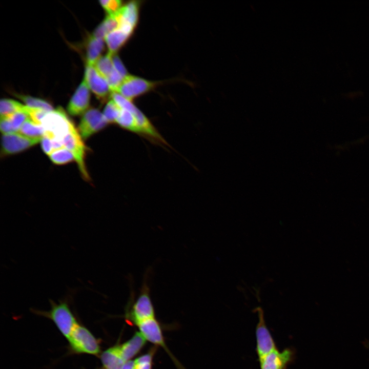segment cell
I'll use <instances>...</instances> for the list:
<instances>
[{"instance_id":"cell-1","label":"cell","mask_w":369,"mask_h":369,"mask_svg":"<svg viewBox=\"0 0 369 369\" xmlns=\"http://www.w3.org/2000/svg\"><path fill=\"white\" fill-rule=\"evenodd\" d=\"M133 291L131 299L126 308V317L134 324L138 325L140 323L155 318V310L151 298L150 289L145 277L140 293L133 302Z\"/></svg>"},{"instance_id":"cell-2","label":"cell","mask_w":369,"mask_h":369,"mask_svg":"<svg viewBox=\"0 0 369 369\" xmlns=\"http://www.w3.org/2000/svg\"><path fill=\"white\" fill-rule=\"evenodd\" d=\"M50 302L51 309L49 311H33L51 319L63 335L68 339L78 323L71 311L67 300H60L58 303H56L50 300Z\"/></svg>"},{"instance_id":"cell-3","label":"cell","mask_w":369,"mask_h":369,"mask_svg":"<svg viewBox=\"0 0 369 369\" xmlns=\"http://www.w3.org/2000/svg\"><path fill=\"white\" fill-rule=\"evenodd\" d=\"M73 122L61 107L49 112L43 118L41 125L44 129V135L52 139L63 141Z\"/></svg>"},{"instance_id":"cell-4","label":"cell","mask_w":369,"mask_h":369,"mask_svg":"<svg viewBox=\"0 0 369 369\" xmlns=\"http://www.w3.org/2000/svg\"><path fill=\"white\" fill-rule=\"evenodd\" d=\"M71 350L77 354L98 356L100 347L97 339L86 327L79 324L67 339Z\"/></svg>"},{"instance_id":"cell-5","label":"cell","mask_w":369,"mask_h":369,"mask_svg":"<svg viewBox=\"0 0 369 369\" xmlns=\"http://www.w3.org/2000/svg\"><path fill=\"white\" fill-rule=\"evenodd\" d=\"M63 143L64 147L73 154L83 178L87 181L90 180L85 162L86 148L73 123L69 132L64 138Z\"/></svg>"},{"instance_id":"cell-6","label":"cell","mask_w":369,"mask_h":369,"mask_svg":"<svg viewBox=\"0 0 369 369\" xmlns=\"http://www.w3.org/2000/svg\"><path fill=\"white\" fill-rule=\"evenodd\" d=\"M137 326L139 332L147 341L150 342L155 346H161L165 350L176 365L177 369H185L168 347L160 324L155 318L145 321Z\"/></svg>"},{"instance_id":"cell-7","label":"cell","mask_w":369,"mask_h":369,"mask_svg":"<svg viewBox=\"0 0 369 369\" xmlns=\"http://www.w3.org/2000/svg\"><path fill=\"white\" fill-rule=\"evenodd\" d=\"M42 138L27 137L19 132L3 135L1 153L9 155L19 153L37 144Z\"/></svg>"},{"instance_id":"cell-8","label":"cell","mask_w":369,"mask_h":369,"mask_svg":"<svg viewBox=\"0 0 369 369\" xmlns=\"http://www.w3.org/2000/svg\"><path fill=\"white\" fill-rule=\"evenodd\" d=\"M156 84L155 82L128 75L124 79L116 92L132 100L133 98L149 92L154 88Z\"/></svg>"},{"instance_id":"cell-9","label":"cell","mask_w":369,"mask_h":369,"mask_svg":"<svg viewBox=\"0 0 369 369\" xmlns=\"http://www.w3.org/2000/svg\"><path fill=\"white\" fill-rule=\"evenodd\" d=\"M108 124L103 114L98 109H91L83 114L78 131L82 138L86 139L102 130Z\"/></svg>"},{"instance_id":"cell-10","label":"cell","mask_w":369,"mask_h":369,"mask_svg":"<svg viewBox=\"0 0 369 369\" xmlns=\"http://www.w3.org/2000/svg\"><path fill=\"white\" fill-rule=\"evenodd\" d=\"M84 79L89 89L101 101H106L111 95V91L107 79L99 73L94 66L87 64Z\"/></svg>"},{"instance_id":"cell-11","label":"cell","mask_w":369,"mask_h":369,"mask_svg":"<svg viewBox=\"0 0 369 369\" xmlns=\"http://www.w3.org/2000/svg\"><path fill=\"white\" fill-rule=\"evenodd\" d=\"M256 350L259 359L277 349L275 342L264 322L262 311H259V322L256 327Z\"/></svg>"},{"instance_id":"cell-12","label":"cell","mask_w":369,"mask_h":369,"mask_svg":"<svg viewBox=\"0 0 369 369\" xmlns=\"http://www.w3.org/2000/svg\"><path fill=\"white\" fill-rule=\"evenodd\" d=\"M89 88L84 79L68 105V112L72 116L84 114L89 108Z\"/></svg>"},{"instance_id":"cell-13","label":"cell","mask_w":369,"mask_h":369,"mask_svg":"<svg viewBox=\"0 0 369 369\" xmlns=\"http://www.w3.org/2000/svg\"><path fill=\"white\" fill-rule=\"evenodd\" d=\"M293 352L290 349L279 352L277 349L259 359L261 369H286L292 360Z\"/></svg>"},{"instance_id":"cell-14","label":"cell","mask_w":369,"mask_h":369,"mask_svg":"<svg viewBox=\"0 0 369 369\" xmlns=\"http://www.w3.org/2000/svg\"><path fill=\"white\" fill-rule=\"evenodd\" d=\"M132 114L140 129V135L147 137L153 142L169 146L148 118L138 108Z\"/></svg>"},{"instance_id":"cell-15","label":"cell","mask_w":369,"mask_h":369,"mask_svg":"<svg viewBox=\"0 0 369 369\" xmlns=\"http://www.w3.org/2000/svg\"><path fill=\"white\" fill-rule=\"evenodd\" d=\"M139 4L138 2L131 1L123 6L115 15L118 27L129 26L135 29L138 20Z\"/></svg>"},{"instance_id":"cell-16","label":"cell","mask_w":369,"mask_h":369,"mask_svg":"<svg viewBox=\"0 0 369 369\" xmlns=\"http://www.w3.org/2000/svg\"><path fill=\"white\" fill-rule=\"evenodd\" d=\"M147 340L141 333L136 332L132 337L120 345L121 353L125 361L132 360L142 349Z\"/></svg>"},{"instance_id":"cell-17","label":"cell","mask_w":369,"mask_h":369,"mask_svg":"<svg viewBox=\"0 0 369 369\" xmlns=\"http://www.w3.org/2000/svg\"><path fill=\"white\" fill-rule=\"evenodd\" d=\"M100 358L104 369H121L126 362L122 357L120 345L106 350L101 353Z\"/></svg>"},{"instance_id":"cell-18","label":"cell","mask_w":369,"mask_h":369,"mask_svg":"<svg viewBox=\"0 0 369 369\" xmlns=\"http://www.w3.org/2000/svg\"><path fill=\"white\" fill-rule=\"evenodd\" d=\"M131 35L119 28L111 32L105 37L109 52L112 54L115 53L127 42Z\"/></svg>"},{"instance_id":"cell-19","label":"cell","mask_w":369,"mask_h":369,"mask_svg":"<svg viewBox=\"0 0 369 369\" xmlns=\"http://www.w3.org/2000/svg\"><path fill=\"white\" fill-rule=\"evenodd\" d=\"M104 48L103 39L97 38L90 35L86 46V59L87 65L94 66L100 57Z\"/></svg>"},{"instance_id":"cell-20","label":"cell","mask_w":369,"mask_h":369,"mask_svg":"<svg viewBox=\"0 0 369 369\" xmlns=\"http://www.w3.org/2000/svg\"><path fill=\"white\" fill-rule=\"evenodd\" d=\"M118 22L115 15H108L104 20L97 27L92 36L103 39L111 32L118 28Z\"/></svg>"},{"instance_id":"cell-21","label":"cell","mask_w":369,"mask_h":369,"mask_svg":"<svg viewBox=\"0 0 369 369\" xmlns=\"http://www.w3.org/2000/svg\"><path fill=\"white\" fill-rule=\"evenodd\" d=\"M30 107L10 99L3 98L0 102L1 116H10L18 112H24L29 114Z\"/></svg>"},{"instance_id":"cell-22","label":"cell","mask_w":369,"mask_h":369,"mask_svg":"<svg viewBox=\"0 0 369 369\" xmlns=\"http://www.w3.org/2000/svg\"><path fill=\"white\" fill-rule=\"evenodd\" d=\"M116 123L125 129L140 134L136 119L130 111L121 109Z\"/></svg>"},{"instance_id":"cell-23","label":"cell","mask_w":369,"mask_h":369,"mask_svg":"<svg viewBox=\"0 0 369 369\" xmlns=\"http://www.w3.org/2000/svg\"><path fill=\"white\" fill-rule=\"evenodd\" d=\"M18 132L29 137L42 138L45 131L41 125L29 118L23 124Z\"/></svg>"},{"instance_id":"cell-24","label":"cell","mask_w":369,"mask_h":369,"mask_svg":"<svg viewBox=\"0 0 369 369\" xmlns=\"http://www.w3.org/2000/svg\"><path fill=\"white\" fill-rule=\"evenodd\" d=\"M112 55L108 52L105 56L100 57L94 65L99 73L106 78L110 75L114 69Z\"/></svg>"},{"instance_id":"cell-25","label":"cell","mask_w":369,"mask_h":369,"mask_svg":"<svg viewBox=\"0 0 369 369\" xmlns=\"http://www.w3.org/2000/svg\"><path fill=\"white\" fill-rule=\"evenodd\" d=\"M15 96L24 102L28 107L39 109L47 112L53 110V107L51 105L42 99L21 94H16Z\"/></svg>"},{"instance_id":"cell-26","label":"cell","mask_w":369,"mask_h":369,"mask_svg":"<svg viewBox=\"0 0 369 369\" xmlns=\"http://www.w3.org/2000/svg\"><path fill=\"white\" fill-rule=\"evenodd\" d=\"M48 156L50 160L56 165L66 164L75 160L73 154L65 147L53 151Z\"/></svg>"},{"instance_id":"cell-27","label":"cell","mask_w":369,"mask_h":369,"mask_svg":"<svg viewBox=\"0 0 369 369\" xmlns=\"http://www.w3.org/2000/svg\"><path fill=\"white\" fill-rule=\"evenodd\" d=\"M157 346L152 347L146 353L135 360V369H152L153 359L156 352Z\"/></svg>"},{"instance_id":"cell-28","label":"cell","mask_w":369,"mask_h":369,"mask_svg":"<svg viewBox=\"0 0 369 369\" xmlns=\"http://www.w3.org/2000/svg\"><path fill=\"white\" fill-rule=\"evenodd\" d=\"M121 109L112 100H110L107 104L103 112V115L108 124L116 122Z\"/></svg>"},{"instance_id":"cell-29","label":"cell","mask_w":369,"mask_h":369,"mask_svg":"<svg viewBox=\"0 0 369 369\" xmlns=\"http://www.w3.org/2000/svg\"><path fill=\"white\" fill-rule=\"evenodd\" d=\"M110 96L112 99L122 110H127L133 113L137 108L131 101V100L125 97L120 93L117 92H112Z\"/></svg>"},{"instance_id":"cell-30","label":"cell","mask_w":369,"mask_h":369,"mask_svg":"<svg viewBox=\"0 0 369 369\" xmlns=\"http://www.w3.org/2000/svg\"><path fill=\"white\" fill-rule=\"evenodd\" d=\"M99 3L108 15H116L123 6L119 0H102Z\"/></svg>"},{"instance_id":"cell-31","label":"cell","mask_w":369,"mask_h":369,"mask_svg":"<svg viewBox=\"0 0 369 369\" xmlns=\"http://www.w3.org/2000/svg\"><path fill=\"white\" fill-rule=\"evenodd\" d=\"M9 116L15 131L18 132L23 124L30 117L29 115L24 112H18Z\"/></svg>"},{"instance_id":"cell-32","label":"cell","mask_w":369,"mask_h":369,"mask_svg":"<svg viewBox=\"0 0 369 369\" xmlns=\"http://www.w3.org/2000/svg\"><path fill=\"white\" fill-rule=\"evenodd\" d=\"M106 79L112 92L117 91L124 78L114 69Z\"/></svg>"},{"instance_id":"cell-33","label":"cell","mask_w":369,"mask_h":369,"mask_svg":"<svg viewBox=\"0 0 369 369\" xmlns=\"http://www.w3.org/2000/svg\"><path fill=\"white\" fill-rule=\"evenodd\" d=\"M0 129L3 135L17 132L13 126L10 118L8 116H1Z\"/></svg>"},{"instance_id":"cell-34","label":"cell","mask_w":369,"mask_h":369,"mask_svg":"<svg viewBox=\"0 0 369 369\" xmlns=\"http://www.w3.org/2000/svg\"><path fill=\"white\" fill-rule=\"evenodd\" d=\"M48 112H49L44 110L30 108L29 115L30 118L33 121L38 124L41 125V121L43 118Z\"/></svg>"},{"instance_id":"cell-35","label":"cell","mask_w":369,"mask_h":369,"mask_svg":"<svg viewBox=\"0 0 369 369\" xmlns=\"http://www.w3.org/2000/svg\"><path fill=\"white\" fill-rule=\"evenodd\" d=\"M112 60L114 69L124 78L129 75L121 60L115 54L112 55Z\"/></svg>"},{"instance_id":"cell-36","label":"cell","mask_w":369,"mask_h":369,"mask_svg":"<svg viewBox=\"0 0 369 369\" xmlns=\"http://www.w3.org/2000/svg\"><path fill=\"white\" fill-rule=\"evenodd\" d=\"M40 142L42 149L46 154L49 155L54 151L51 138L44 135Z\"/></svg>"},{"instance_id":"cell-37","label":"cell","mask_w":369,"mask_h":369,"mask_svg":"<svg viewBox=\"0 0 369 369\" xmlns=\"http://www.w3.org/2000/svg\"><path fill=\"white\" fill-rule=\"evenodd\" d=\"M121 369H135V362L134 361L131 360L126 361Z\"/></svg>"},{"instance_id":"cell-38","label":"cell","mask_w":369,"mask_h":369,"mask_svg":"<svg viewBox=\"0 0 369 369\" xmlns=\"http://www.w3.org/2000/svg\"><path fill=\"white\" fill-rule=\"evenodd\" d=\"M362 343L366 348H369V341L368 340H365L363 342H362Z\"/></svg>"},{"instance_id":"cell-39","label":"cell","mask_w":369,"mask_h":369,"mask_svg":"<svg viewBox=\"0 0 369 369\" xmlns=\"http://www.w3.org/2000/svg\"><path fill=\"white\" fill-rule=\"evenodd\" d=\"M102 369H104V368H102Z\"/></svg>"}]
</instances>
